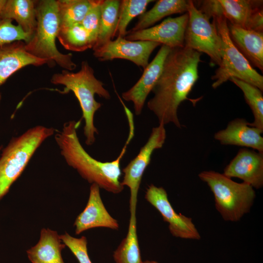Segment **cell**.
<instances>
[{"label": "cell", "instance_id": "obj_2", "mask_svg": "<svg viewBox=\"0 0 263 263\" xmlns=\"http://www.w3.org/2000/svg\"><path fill=\"white\" fill-rule=\"evenodd\" d=\"M80 122L81 120L69 121L64 124L60 131L55 132V139L61 155L67 164L89 183L114 194L121 192L124 187L119 180L120 162L134 135V125H129V136L119 156L113 161L103 162L92 157L81 145L76 132Z\"/></svg>", "mask_w": 263, "mask_h": 263}, {"label": "cell", "instance_id": "obj_33", "mask_svg": "<svg viewBox=\"0 0 263 263\" xmlns=\"http://www.w3.org/2000/svg\"><path fill=\"white\" fill-rule=\"evenodd\" d=\"M143 263H159L156 261H145L144 262H143Z\"/></svg>", "mask_w": 263, "mask_h": 263}, {"label": "cell", "instance_id": "obj_17", "mask_svg": "<svg viewBox=\"0 0 263 263\" xmlns=\"http://www.w3.org/2000/svg\"><path fill=\"white\" fill-rule=\"evenodd\" d=\"M47 64L46 60L35 57L25 49L22 41L0 46V86L13 74L29 65Z\"/></svg>", "mask_w": 263, "mask_h": 263}, {"label": "cell", "instance_id": "obj_11", "mask_svg": "<svg viewBox=\"0 0 263 263\" xmlns=\"http://www.w3.org/2000/svg\"><path fill=\"white\" fill-rule=\"evenodd\" d=\"M160 43L151 41H131L117 37L93 50V55L99 61L124 59L131 61L144 69L148 65L150 56Z\"/></svg>", "mask_w": 263, "mask_h": 263}, {"label": "cell", "instance_id": "obj_32", "mask_svg": "<svg viewBox=\"0 0 263 263\" xmlns=\"http://www.w3.org/2000/svg\"><path fill=\"white\" fill-rule=\"evenodd\" d=\"M6 1L7 0H0V20L1 19V14L6 4Z\"/></svg>", "mask_w": 263, "mask_h": 263}, {"label": "cell", "instance_id": "obj_13", "mask_svg": "<svg viewBox=\"0 0 263 263\" xmlns=\"http://www.w3.org/2000/svg\"><path fill=\"white\" fill-rule=\"evenodd\" d=\"M170 49L162 45L152 60L144 69L138 81L122 94V97L125 101L133 102L136 115L141 114L148 95L161 74L165 60Z\"/></svg>", "mask_w": 263, "mask_h": 263}, {"label": "cell", "instance_id": "obj_16", "mask_svg": "<svg viewBox=\"0 0 263 263\" xmlns=\"http://www.w3.org/2000/svg\"><path fill=\"white\" fill-rule=\"evenodd\" d=\"M246 120L237 118L231 121L225 129L216 132L214 139L224 145L251 148L263 153V131L248 125Z\"/></svg>", "mask_w": 263, "mask_h": 263}, {"label": "cell", "instance_id": "obj_21", "mask_svg": "<svg viewBox=\"0 0 263 263\" xmlns=\"http://www.w3.org/2000/svg\"><path fill=\"white\" fill-rule=\"evenodd\" d=\"M223 15L228 23L248 29L253 14L263 8L262 0H218Z\"/></svg>", "mask_w": 263, "mask_h": 263}, {"label": "cell", "instance_id": "obj_5", "mask_svg": "<svg viewBox=\"0 0 263 263\" xmlns=\"http://www.w3.org/2000/svg\"><path fill=\"white\" fill-rule=\"evenodd\" d=\"M55 132L53 128L38 125L10 140L0 157V200L21 174L37 149Z\"/></svg>", "mask_w": 263, "mask_h": 263}, {"label": "cell", "instance_id": "obj_22", "mask_svg": "<svg viewBox=\"0 0 263 263\" xmlns=\"http://www.w3.org/2000/svg\"><path fill=\"white\" fill-rule=\"evenodd\" d=\"M188 0H159L149 11L139 16L134 26L130 31H136L150 27L164 18L175 14L187 12Z\"/></svg>", "mask_w": 263, "mask_h": 263}, {"label": "cell", "instance_id": "obj_14", "mask_svg": "<svg viewBox=\"0 0 263 263\" xmlns=\"http://www.w3.org/2000/svg\"><path fill=\"white\" fill-rule=\"evenodd\" d=\"M223 174L229 177H236L253 188L263 186V153L244 148L225 167Z\"/></svg>", "mask_w": 263, "mask_h": 263}, {"label": "cell", "instance_id": "obj_28", "mask_svg": "<svg viewBox=\"0 0 263 263\" xmlns=\"http://www.w3.org/2000/svg\"><path fill=\"white\" fill-rule=\"evenodd\" d=\"M151 0H120L118 21L116 33L117 37H124L127 34V28L131 20L146 12Z\"/></svg>", "mask_w": 263, "mask_h": 263}, {"label": "cell", "instance_id": "obj_1", "mask_svg": "<svg viewBox=\"0 0 263 263\" xmlns=\"http://www.w3.org/2000/svg\"><path fill=\"white\" fill-rule=\"evenodd\" d=\"M201 53L186 46L171 48L164 62L161 74L151 92L153 96L148 107L160 124L173 123L181 128L177 110L181 103L189 100L194 106L200 98L188 95L199 78L198 65Z\"/></svg>", "mask_w": 263, "mask_h": 263}, {"label": "cell", "instance_id": "obj_6", "mask_svg": "<svg viewBox=\"0 0 263 263\" xmlns=\"http://www.w3.org/2000/svg\"><path fill=\"white\" fill-rule=\"evenodd\" d=\"M198 176L212 191L215 207L224 220L238 222L250 211L256 197L250 185L213 170L203 171Z\"/></svg>", "mask_w": 263, "mask_h": 263}, {"label": "cell", "instance_id": "obj_4", "mask_svg": "<svg viewBox=\"0 0 263 263\" xmlns=\"http://www.w3.org/2000/svg\"><path fill=\"white\" fill-rule=\"evenodd\" d=\"M37 26L30 41L25 43V49L36 57L47 61L50 67L56 64L64 70L72 71L76 64L72 54L60 52L56 41L59 28L56 0H37Z\"/></svg>", "mask_w": 263, "mask_h": 263}, {"label": "cell", "instance_id": "obj_30", "mask_svg": "<svg viewBox=\"0 0 263 263\" xmlns=\"http://www.w3.org/2000/svg\"><path fill=\"white\" fill-rule=\"evenodd\" d=\"M102 0H95L80 24L89 34L94 47L97 40L100 25Z\"/></svg>", "mask_w": 263, "mask_h": 263}, {"label": "cell", "instance_id": "obj_3", "mask_svg": "<svg viewBox=\"0 0 263 263\" xmlns=\"http://www.w3.org/2000/svg\"><path fill=\"white\" fill-rule=\"evenodd\" d=\"M55 85L64 86L63 93L72 91L77 99L85 121L84 134L86 144L92 145L95 141V133L98 131L94 125L95 113L101 107V104L96 101L95 94L106 99L111 97L109 92L104 88V84L94 75V71L88 62L83 61L80 69L74 73L65 70L61 73L54 74L50 79Z\"/></svg>", "mask_w": 263, "mask_h": 263}, {"label": "cell", "instance_id": "obj_8", "mask_svg": "<svg viewBox=\"0 0 263 263\" xmlns=\"http://www.w3.org/2000/svg\"><path fill=\"white\" fill-rule=\"evenodd\" d=\"M188 20L185 35V46L207 54L211 65H220L221 40L213 21L188 0Z\"/></svg>", "mask_w": 263, "mask_h": 263}, {"label": "cell", "instance_id": "obj_18", "mask_svg": "<svg viewBox=\"0 0 263 263\" xmlns=\"http://www.w3.org/2000/svg\"><path fill=\"white\" fill-rule=\"evenodd\" d=\"M229 37L250 65L263 71V32L235 26L227 22Z\"/></svg>", "mask_w": 263, "mask_h": 263}, {"label": "cell", "instance_id": "obj_26", "mask_svg": "<svg viewBox=\"0 0 263 263\" xmlns=\"http://www.w3.org/2000/svg\"><path fill=\"white\" fill-rule=\"evenodd\" d=\"M59 27L80 23L95 0H56Z\"/></svg>", "mask_w": 263, "mask_h": 263}, {"label": "cell", "instance_id": "obj_19", "mask_svg": "<svg viewBox=\"0 0 263 263\" xmlns=\"http://www.w3.org/2000/svg\"><path fill=\"white\" fill-rule=\"evenodd\" d=\"M65 246L57 231L43 228L37 244L26 252L32 263H64L61 251Z\"/></svg>", "mask_w": 263, "mask_h": 263}, {"label": "cell", "instance_id": "obj_23", "mask_svg": "<svg viewBox=\"0 0 263 263\" xmlns=\"http://www.w3.org/2000/svg\"><path fill=\"white\" fill-rule=\"evenodd\" d=\"M130 213L127 234L113 253L115 263H143L137 234L136 209H130Z\"/></svg>", "mask_w": 263, "mask_h": 263}, {"label": "cell", "instance_id": "obj_12", "mask_svg": "<svg viewBox=\"0 0 263 263\" xmlns=\"http://www.w3.org/2000/svg\"><path fill=\"white\" fill-rule=\"evenodd\" d=\"M188 20V13L166 19L160 24L136 31H129L124 38L131 41H151L170 48L185 46V35Z\"/></svg>", "mask_w": 263, "mask_h": 263}, {"label": "cell", "instance_id": "obj_24", "mask_svg": "<svg viewBox=\"0 0 263 263\" xmlns=\"http://www.w3.org/2000/svg\"><path fill=\"white\" fill-rule=\"evenodd\" d=\"M120 0H102L98 36L93 50L112 40L116 34Z\"/></svg>", "mask_w": 263, "mask_h": 263}, {"label": "cell", "instance_id": "obj_34", "mask_svg": "<svg viewBox=\"0 0 263 263\" xmlns=\"http://www.w3.org/2000/svg\"><path fill=\"white\" fill-rule=\"evenodd\" d=\"M1 99V95L0 94V103Z\"/></svg>", "mask_w": 263, "mask_h": 263}, {"label": "cell", "instance_id": "obj_20", "mask_svg": "<svg viewBox=\"0 0 263 263\" xmlns=\"http://www.w3.org/2000/svg\"><path fill=\"white\" fill-rule=\"evenodd\" d=\"M37 2L34 0H7L1 19L15 20L24 32L32 36L37 26Z\"/></svg>", "mask_w": 263, "mask_h": 263}, {"label": "cell", "instance_id": "obj_9", "mask_svg": "<svg viewBox=\"0 0 263 263\" xmlns=\"http://www.w3.org/2000/svg\"><path fill=\"white\" fill-rule=\"evenodd\" d=\"M166 137L165 125L159 123L157 127L152 128L147 142L138 154L123 169L124 176L121 183L123 186L130 188V208H136L137 194L143 175L150 162L153 152L163 147Z\"/></svg>", "mask_w": 263, "mask_h": 263}, {"label": "cell", "instance_id": "obj_31", "mask_svg": "<svg viewBox=\"0 0 263 263\" xmlns=\"http://www.w3.org/2000/svg\"><path fill=\"white\" fill-rule=\"evenodd\" d=\"M62 242L75 256L79 263H92L88 254L86 237L75 238L68 233L60 235Z\"/></svg>", "mask_w": 263, "mask_h": 263}, {"label": "cell", "instance_id": "obj_29", "mask_svg": "<svg viewBox=\"0 0 263 263\" xmlns=\"http://www.w3.org/2000/svg\"><path fill=\"white\" fill-rule=\"evenodd\" d=\"M12 21L9 19L0 20V46L18 41L26 43L32 37L24 32L19 26L13 24Z\"/></svg>", "mask_w": 263, "mask_h": 263}, {"label": "cell", "instance_id": "obj_25", "mask_svg": "<svg viewBox=\"0 0 263 263\" xmlns=\"http://www.w3.org/2000/svg\"><path fill=\"white\" fill-rule=\"evenodd\" d=\"M57 38L65 49L81 52L93 49V43L80 23L59 27Z\"/></svg>", "mask_w": 263, "mask_h": 263}, {"label": "cell", "instance_id": "obj_27", "mask_svg": "<svg viewBox=\"0 0 263 263\" xmlns=\"http://www.w3.org/2000/svg\"><path fill=\"white\" fill-rule=\"evenodd\" d=\"M243 92L246 103L250 108L254 121L248 125L263 131V96L262 91L257 87L235 77L229 80Z\"/></svg>", "mask_w": 263, "mask_h": 263}, {"label": "cell", "instance_id": "obj_7", "mask_svg": "<svg viewBox=\"0 0 263 263\" xmlns=\"http://www.w3.org/2000/svg\"><path fill=\"white\" fill-rule=\"evenodd\" d=\"M221 40V62L211 77L216 89L231 77L248 83L263 91V76L250 65L232 42L228 32L227 22L222 13L212 16Z\"/></svg>", "mask_w": 263, "mask_h": 263}, {"label": "cell", "instance_id": "obj_10", "mask_svg": "<svg viewBox=\"0 0 263 263\" xmlns=\"http://www.w3.org/2000/svg\"><path fill=\"white\" fill-rule=\"evenodd\" d=\"M145 198L159 211L163 220L168 223L169 230L173 236L189 240L201 239L192 218L176 212L163 187L151 184L146 190Z\"/></svg>", "mask_w": 263, "mask_h": 263}, {"label": "cell", "instance_id": "obj_35", "mask_svg": "<svg viewBox=\"0 0 263 263\" xmlns=\"http://www.w3.org/2000/svg\"><path fill=\"white\" fill-rule=\"evenodd\" d=\"M0 150H1V147H0Z\"/></svg>", "mask_w": 263, "mask_h": 263}, {"label": "cell", "instance_id": "obj_15", "mask_svg": "<svg viewBox=\"0 0 263 263\" xmlns=\"http://www.w3.org/2000/svg\"><path fill=\"white\" fill-rule=\"evenodd\" d=\"M99 188L95 184H92L90 187L86 207L77 216L74 224L76 235L95 227L113 230L119 228L118 221L109 214L102 202Z\"/></svg>", "mask_w": 263, "mask_h": 263}]
</instances>
